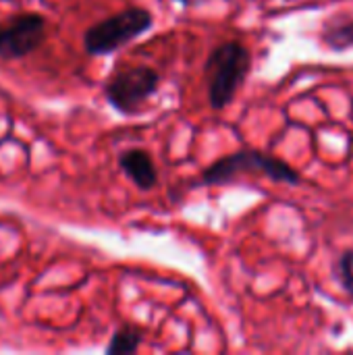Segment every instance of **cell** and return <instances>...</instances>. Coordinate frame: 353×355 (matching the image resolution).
I'll list each match as a JSON object with an SVG mask.
<instances>
[{"instance_id": "8992f818", "label": "cell", "mask_w": 353, "mask_h": 355, "mask_svg": "<svg viewBox=\"0 0 353 355\" xmlns=\"http://www.w3.org/2000/svg\"><path fill=\"white\" fill-rule=\"evenodd\" d=\"M119 166H121L123 173L135 183V187L141 189V191H150V189L158 183L156 164H154L152 156H150L146 150L131 148V150L121 152V156H119Z\"/></svg>"}, {"instance_id": "6da1fadb", "label": "cell", "mask_w": 353, "mask_h": 355, "mask_svg": "<svg viewBox=\"0 0 353 355\" xmlns=\"http://www.w3.org/2000/svg\"><path fill=\"white\" fill-rule=\"evenodd\" d=\"M252 69V54L241 42L218 44L204 67L208 83V100L214 110L227 108Z\"/></svg>"}, {"instance_id": "5b68a950", "label": "cell", "mask_w": 353, "mask_h": 355, "mask_svg": "<svg viewBox=\"0 0 353 355\" xmlns=\"http://www.w3.org/2000/svg\"><path fill=\"white\" fill-rule=\"evenodd\" d=\"M46 40V19L37 12H21L0 25V58L17 60L31 54Z\"/></svg>"}, {"instance_id": "52a82bcc", "label": "cell", "mask_w": 353, "mask_h": 355, "mask_svg": "<svg viewBox=\"0 0 353 355\" xmlns=\"http://www.w3.org/2000/svg\"><path fill=\"white\" fill-rule=\"evenodd\" d=\"M139 345H141V333L133 327H123L112 335V339L106 347V354H135L139 349Z\"/></svg>"}, {"instance_id": "277c9868", "label": "cell", "mask_w": 353, "mask_h": 355, "mask_svg": "<svg viewBox=\"0 0 353 355\" xmlns=\"http://www.w3.org/2000/svg\"><path fill=\"white\" fill-rule=\"evenodd\" d=\"M158 85L160 75L156 69L146 64L125 67L104 83V96L121 114H133L158 92Z\"/></svg>"}, {"instance_id": "ba28073f", "label": "cell", "mask_w": 353, "mask_h": 355, "mask_svg": "<svg viewBox=\"0 0 353 355\" xmlns=\"http://www.w3.org/2000/svg\"><path fill=\"white\" fill-rule=\"evenodd\" d=\"M325 42L333 50H345L353 46V21L350 23H331L325 33Z\"/></svg>"}, {"instance_id": "3957f363", "label": "cell", "mask_w": 353, "mask_h": 355, "mask_svg": "<svg viewBox=\"0 0 353 355\" xmlns=\"http://www.w3.org/2000/svg\"><path fill=\"white\" fill-rule=\"evenodd\" d=\"M150 27H152L150 10L137 6L125 8L87 27L83 33V48L92 56H106L133 42Z\"/></svg>"}, {"instance_id": "7a4b0ae2", "label": "cell", "mask_w": 353, "mask_h": 355, "mask_svg": "<svg viewBox=\"0 0 353 355\" xmlns=\"http://www.w3.org/2000/svg\"><path fill=\"white\" fill-rule=\"evenodd\" d=\"M241 175H258V177H266L275 183H285V185L302 183L300 173L291 164H287L285 160H281L277 156L260 152V150H239V152H233V154L212 162L202 173V183L204 185H227Z\"/></svg>"}, {"instance_id": "30bf717a", "label": "cell", "mask_w": 353, "mask_h": 355, "mask_svg": "<svg viewBox=\"0 0 353 355\" xmlns=\"http://www.w3.org/2000/svg\"><path fill=\"white\" fill-rule=\"evenodd\" d=\"M175 2H179V4H183V6H200V4H204V2H208V0H175Z\"/></svg>"}, {"instance_id": "9c48e42d", "label": "cell", "mask_w": 353, "mask_h": 355, "mask_svg": "<svg viewBox=\"0 0 353 355\" xmlns=\"http://www.w3.org/2000/svg\"><path fill=\"white\" fill-rule=\"evenodd\" d=\"M337 277L343 285V289L353 297V248L345 250L337 260Z\"/></svg>"}]
</instances>
